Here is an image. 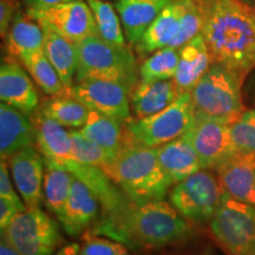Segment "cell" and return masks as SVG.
Returning a JSON list of instances; mask_svg holds the SVG:
<instances>
[{
    "instance_id": "obj_1",
    "label": "cell",
    "mask_w": 255,
    "mask_h": 255,
    "mask_svg": "<svg viewBox=\"0 0 255 255\" xmlns=\"http://www.w3.org/2000/svg\"><path fill=\"white\" fill-rule=\"evenodd\" d=\"M90 232L131 250H158L183 244L194 237L189 222L163 200L145 203L129 200L117 212L103 214Z\"/></svg>"
},
{
    "instance_id": "obj_2",
    "label": "cell",
    "mask_w": 255,
    "mask_h": 255,
    "mask_svg": "<svg viewBox=\"0 0 255 255\" xmlns=\"http://www.w3.org/2000/svg\"><path fill=\"white\" fill-rule=\"evenodd\" d=\"M203 36L213 63L245 76L255 68V6L244 0H205Z\"/></svg>"
},
{
    "instance_id": "obj_3",
    "label": "cell",
    "mask_w": 255,
    "mask_h": 255,
    "mask_svg": "<svg viewBox=\"0 0 255 255\" xmlns=\"http://www.w3.org/2000/svg\"><path fill=\"white\" fill-rule=\"evenodd\" d=\"M102 170L137 203L164 200L171 186L157 148L128 143Z\"/></svg>"
},
{
    "instance_id": "obj_4",
    "label": "cell",
    "mask_w": 255,
    "mask_h": 255,
    "mask_svg": "<svg viewBox=\"0 0 255 255\" xmlns=\"http://www.w3.org/2000/svg\"><path fill=\"white\" fill-rule=\"evenodd\" d=\"M244 76L219 63H213L190 91L194 113L232 124L244 113L241 83Z\"/></svg>"
},
{
    "instance_id": "obj_5",
    "label": "cell",
    "mask_w": 255,
    "mask_h": 255,
    "mask_svg": "<svg viewBox=\"0 0 255 255\" xmlns=\"http://www.w3.org/2000/svg\"><path fill=\"white\" fill-rule=\"evenodd\" d=\"M78 64L76 82L105 79L119 82L131 90L138 84L139 69L132 52L127 46L108 43L96 34L77 43Z\"/></svg>"
},
{
    "instance_id": "obj_6",
    "label": "cell",
    "mask_w": 255,
    "mask_h": 255,
    "mask_svg": "<svg viewBox=\"0 0 255 255\" xmlns=\"http://www.w3.org/2000/svg\"><path fill=\"white\" fill-rule=\"evenodd\" d=\"M195 121L190 92H183L164 110L144 119L129 120L127 132L129 142L150 148L183 136Z\"/></svg>"
},
{
    "instance_id": "obj_7",
    "label": "cell",
    "mask_w": 255,
    "mask_h": 255,
    "mask_svg": "<svg viewBox=\"0 0 255 255\" xmlns=\"http://www.w3.org/2000/svg\"><path fill=\"white\" fill-rule=\"evenodd\" d=\"M210 232L226 255H255V208L226 191Z\"/></svg>"
},
{
    "instance_id": "obj_8",
    "label": "cell",
    "mask_w": 255,
    "mask_h": 255,
    "mask_svg": "<svg viewBox=\"0 0 255 255\" xmlns=\"http://www.w3.org/2000/svg\"><path fill=\"white\" fill-rule=\"evenodd\" d=\"M1 241L23 255H53L63 237L58 223L37 207L20 213L1 231Z\"/></svg>"
},
{
    "instance_id": "obj_9",
    "label": "cell",
    "mask_w": 255,
    "mask_h": 255,
    "mask_svg": "<svg viewBox=\"0 0 255 255\" xmlns=\"http://www.w3.org/2000/svg\"><path fill=\"white\" fill-rule=\"evenodd\" d=\"M223 194L225 189L219 177L208 169H203L175 184L169 194V200L187 221L205 223L214 218Z\"/></svg>"
},
{
    "instance_id": "obj_10",
    "label": "cell",
    "mask_w": 255,
    "mask_h": 255,
    "mask_svg": "<svg viewBox=\"0 0 255 255\" xmlns=\"http://www.w3.org/2000/svg\"><path fill=\"white\" fill-rule=\"evenodd\" d=\"M26 12L40 25L76 44L98 34L94 13L88 2L83 0L63 2L45 8H27Z\"/></svg>"
},
{
    "instance_id": "obj_11",
    "label": "cell",
    "mask_w": 255,
    "mask_h": 255,
    "mask_svg": "<svg viewBox=\"0 0 255 255\" xmlns=\"http://www.w3.org/2000/svg\"><path fill=\"white\" fill-rule=\"evenodd\" d=\"M131 90L122 83L105 79H83L68 89L69 97L84 104L89 110L115 117L123 122L130 119Z\"/></svg>"
},
{
    "instance_id": "obj_12",
    "label": "cell",
    "mask_w": 255,
    "mask_h": 255,
    "mask_svg": "<svg viewBox=\"0 0 255 255\" xmlns=\"http://www.w3.org/2000/svg\"><path fill=\"white\" fill-rule=\"evenodd\" d=\"M187 135L195 148L202 169H215L238 151L228 123L195 116Z\"/></svg>"
},
{
    "instance_id": "obj_13",
    "label": "cell",
    "mask_w": 255,
    "mask_h": 255,
    "mask_svg": "<svg viewBox=\"0 0 255 255\" xmlns=\"http://www.w3.org/2000/svg\"><path fill=\"white\" fill-rule=\"evenodd\" d=\"M12 180L27 208L40 207L44 201L45 158L33 146L21 149L8 159Z\"/></svg>"
},
{
    "instance_id": "obj_14",
    "label": "cell",
    "mask_w": 255,
    "mask_h": 255,
    "mask_svg": "<svg viewBox=\"0 0 255 255\" xmlns=\"http://www.w3.org/2000/svg\"><path fill=\"white\" fill-rule=\"evenodd\" d=\"M215 170L226 193L255 208V155L238 150Z\"/></svg>"
},
{
    "instance_id": "obj_15",
    "label": "cell",
    "mask_w": 255,
    "mask_h": 255,
    "mask_svg": "<svg viewBox=\"0 0 255 255\" xmlns=\"http://www.w3.org/2000/svg\"><path fill=\"white\" fill-rule=\"evenodd\" d=\"M101 202L84 182L75 178L71 191L58 220L64 232L76 238L83 234L98 218Z\"/></svg>"
},
{
    "instance_id": "obj_16",
    "label": "cell",
    "mask_w": 255,
    "mask_h": 255,
    "mask_svg": "<svg viewBox=\"0 0 255 255\" xmlns=\"http://www.w3.org/2000/svg\"><path fill=\"white\" fill-rule=\"evenodd\" d=\"M0 98L21 113H34L39 104L38 92L31 78L13 58L2 60L0 68Z\"/></svg>"
},
{
    "instance_id": "obj_17",
    "label": "cell",
    "mask_w": 255,
    "mask_h": 255,
    "mask_svg": "<svg viewBox=\"0 0 255 255\" xmlns=\"http://www.w3.org/2000/svg\"><path fill=\"white\" fill-rule=\"evenodd\" d=\"M36 143V128L26 114L1 102L0 104V154L9 159L15 152Z\"/></svg>"
},
{
    "instance_id": "obj_18",
    "label": "cell",
    "mask_w": 255,
    "mask_h": 255,
    "mask_svg": "<svg viewBox=\"0 0 255 255\" xmlns=\"http://www.w3.org/2000/svg\"><path fill=\"white\" fill-rule=\"evenodd\" d=\"M33 124L36 128L38 150L45 158V163L63 167L66 162L72 161V139L70 131L41 111L36 114Z\"/></svg>"
},
{
    "instance_id": "obj_19",
    "label": "cell",
    "mask_w": 255,
    "mask_h": 255,
    "mask_svg": "<svg viewBox=\"0 0 255 255\" xmlns=\"http://www.w3.org/2000/svg\"><path fill=\"white\" fill-rule=\"evenodd\" d=\"M158 161L171 186L201 170L199 156L187 132L157 148Z\"/></svg>"
},
{
    "instance_id": "obj_20",
    "label": "cell",
    "mask_w": 255,
    "mask_h": 255,
    "mask_svg": "<svg viewBox=\"0 0 255 255\" xmlns=\"http://www.w3.org/2000/svg\"><path fill=\"white\" fill-rule=\"evenodd\" d=\"M180 59L176 70L175 82L180 94L190 92L212 65V56L202 34H197L193 39L180 47Z\"/></svg>"
},
{
    "instance_id": "obj_21",
    "label": "cell",
    "mask_w": 255,
    "mask_h": 255,
    "mask_svg": "<svg viewBox=\"0 0 255 255\" xmlns=\"http://www.w3.org/2000/svg\"><path fill=\"white\" fill-rule=\"evenodd\" d=\"M184 1L186 0H174L149 25L139 40L135 44L136 51L139 55L145 56L170 46L180 27Z\"/></svg>"
},
{
    "instance_id": "obj_22",
    "label": "cell",
    "mask_w": 255,
    "mask_h": 255,
    "mask_svg": "<svg viewBox=\"0 0 255 255\" xmlns=\"http://www.w3.org/2000/svg\"><path fill=\"white\" fill-rule=\"evenodd\" d=\"M174 0H119L115 5L119 12L128 40L136 44L167 6Z\"/></svg>"
},
{
    "instance_id": "obj_23",
    "label": "cell",
    "mask_w": 255,
    "mask_h": 255,
    "mask_svg": "<svg viewBox=\"0 0 255 255\" xmlns=\"http://www.w3.org/2000/svg\"><path fill=\"white\" fill-rule=\"evenodd\" d=\"M124 123L115 117L89 110L87 122L81 128V132L114 158L124 145L130 143L128 132H124Z\"/></svg>"
},
{
    "instance_id": "obj_24",
    "label": "cell",
    "mask_w": 255,
    "mask_h": 255,
    "mask_svg": "<svg viewBox=\"0 0 255 255\" xmlns=\"http://www.w3.org/2000/svg\"><path fill=\"white\" fill-rule=\"evenodd\" d=\"M180 95L173 79L152 83L139 82L131 94L136 119H144L164 110Z\"/></svg>"
},
{
    "instance_id": "obj_25",
    "label": "cell",
    "mask_w": 255,
    "mask_h": 255,
    "mask_svg": "<svg viewBox=\"0 0 255 255\" xmlns=\"http://www.w3.org/2000/svg\"><path fill=\"white\" fill-rule=\"evenodd\" d=\"M44 31V52L66 88L73 85L78 64L77 44L60 36L51 28L43 26Z\"/></svg>"
},
{
    "instance_id": "obj_26",
    "label": "cell",
    "mask_w": 255,
    "mask_h": 255,
    "mask_svg": "<svg viewBox=\"0 0 255 255\" xmlns=\"http://www.w3.org/2000/svg\"><path fill=\"white\" fill-rule=\"evenodd\" d=\"M6 38L8 53L20 60L31 53L44 50L43 27L23 12H18L15 15Z\"/></svg>"
},
{
    "instance_id": "obj_27",
    "label": "cell",
    "mask_w": 255,
    "mask_h": 255,
    "mask_svg": "<svg viewBox=\"0 0 255 255\" xmlns=\"http://www.w3.org/2000/svg\"><path fill=\"white\" fill-rule=\"evenodd\" d=\"M45 167L44 203L51 213L59 218L76 177L66 169L57 167V165L45 163Z\"/></svg>"
},
{
    "instance_id": "obj_28",
    "label": "cell",
    "mask_w": 255,
    "mask_h": 255,
    "mask_svg": "<svg viewBox=\"0 0 255 255\" xmlns=\"http://www.w3.org/2000/svg\"><path fill=\"white\" fill-rule=\"evenodd\" d=\"M34 82L50 96H66L68 88L64 85L58 72L47 58L44 50L31 53L21 59Z\"/></svg>"
},
{
    "instance_id": "obj_29",
    "label": "cell",
    "mask_w": 255,
    "mask_h": 255,
    "mask_svg": "<svg viewBox=\"0 0 255 255\" xmlns=\"http://www.w3.org/2000/svg\"><path fill=\"white\" fill-rule=\"evenodd\" d=\"M41 113L63 127L81 129L87 122L89 109L81 102L69 96H53L44 102Z\"/></svg>"
},
{
    "instance_id": "obj_30",
    "label": "cell",
    "mask_w": 255,
    "mask_h": 255,
    "mask_svg": "<svg viewBox=\"0 0 255 255\" xmlns=\"http://www.w3.org/2000/svg\"><path fill=\"white\" fill-rule=\"evenodd\" d=\"M180 59V50L164 47L148 57L139 66V78L143 83L174 79Z\"/></svg>"
},
{
    "instance_id": "obj_31",
    "label": "cell",
    "mask_w": 255,
    "mask_h": 255,
    "mask_svg": "<svg viewBox=\"0 0 255 255\" xmlns=\"http://www.w3.org/2000/svg\"><path fill=\"white\" fill-rule=\"evenodd\" d=\"M94 13L98 36L107 40L108 43L117 46H127L124 30H122V21L116 11L109 2L104 0H85Z\"/></svg>"
},
{
    "instance_id": "obj_32",
    "label": "cell",
    "mask_w": 255,
    "mask_h": 255,
    "mask_svg": "<svg viewBox=\"0 0 255 255\" xmlns=\"http://www.w3.org/2000/svg\"><path fill=\"white\" fill-rule=\"evenodd\" d=\"M70 135L72 139V159L75 162L103 169L113 159L103 148L83 135L81 130H71Z\"/></svg>"
},
{
    "instance_id": "obj_33",
    "label": "cell",
    "mask_w": 255,
    "mask_h": 255,
    "mask_svg": "<svg viewBox=\"0 0 255 255\" xmlns=\"http://www.w3.org/2000/svg\"><path fill=\"white\" fill-rule=\"evenodd\" d=\"M203 26L202 5L197 0H186L184 8L180 19L178 32L169 47L180 49L184 44L201 33Z\"/></svg>"
},
{
    "instance_id": "obj_34",
    "label": "cell",
    "mask_w": 255,
    "mask_h": 255,
    "mask_svg": "<svg viewBox=\"0 0 255 255\" xmlns=\"http://www.w3.org/2000/svg\"><path fill=\"white\" fill-rule=\"evenodd\" d=\"M231 132L238 150L255 155V110L244 111L231 124Z\"/></svg>"
},
{
    "instance_id": "obj_35",
    "label": "cell",
    "mask_w": 255,
    "mask_h": 255,
    "mask_svg": "<svg viewBox=\"0 0 255 255\" xmlns=\"http://www.w3.org/2000/svg\"><path fill=\"white\" fill-rule=\"evenodd\" d=\"M79 255H129L128 247L121 242L102 235H96L90 231L83 237L79 245Z\"/></svg>"
},
{
    "instance_id": "obj_36",
    "label": "cell",
    "mask_w": 255,
    "mask_h": 255,
    "mask_svg": "<svg viewBox=\"0 0 255 255\" xmlns=\"http://www.w3.org/2000/svg\"><path fill=\"white\" fill-rule=\"evenodd\" d=\"M0 197L9 200L15 205L26 207V205L23 202L21 196H19L17 191L14 190L7 170V164L5 163L4 159H1V164H0Z\"/></svg>"
},
{
    "instance_id": "obj_37",
    "label": "cell",
    "mask_w": 255,
    "mask_h": 255,
    "mask_svg": "<svg viewBox=\"0 0 255 255\" xmlns=\"http://www.w3.org/2000/svg\"><path fill=\"white\" fill-rule=\"evenodd\" d=\"M18 0H1L0 1V33L1 37L7 36L12 21L18 13Z\"/></svg>"
},
{
    "instance_id": "obj_38",
    "label": "cell",
    "mask_w": 255,
    "mask_h": 255,
    "mask_svg": "<svg viewBox=\"0 0 255 255\" xmlns=\"http://www.w3.org/2000/svg\"><path fill=\"white\" fill-rule=\"evenodd\" d=\"M26 209L27 207L15 205L9 200L0 197V229L4 231L9 223Z\"/></svg>"
},
{
    "instance_id": "obj_39",
    "label": "cell",
    "mask_w": 255,
    "mask_h": 255,
    "mask_svg": "<svg viewBox=\"0 0 255 255\" xmlns=\"http://www.w3.org/2000/svg\"><path fill=\"white\" fill-rule=\"evenodd\" d=\"M69 1H76V0H25L26 2L27 8H45L50 7V6L63 4V2H69Z\"/></svg>"
},
{
    "instance_id": "obj_40",
    "label": "cell",
    "mask_w": 255,
    "mask_h": 255,
    "mask_svg": "<svg viewBox=\"0 0 255 255\" xmlns=\"http://www.w3.org/2000/svg\"><path fill=\"white\" fill-rule=\"evenodd\" d=\"M78 250H79V245L70 244V245H66V246H63L62 248H59V250L57 251L53 255H79Z\"/></svg>"
},
{
    "instance_id": "obj_41",
    "label": "cell",
    "mask_w": 255,
    "mask_h": 255,
    "mask_svg": "<svg viewBox=\"0 0 255 255\" xmlns=\"http://www.w3.org/2000/svg\"><path fill=\"white\" fill-rule=\"evenodd\" d=\"M0 255H23L19 252L13 250L12 247H9L7 244H5L4 241H1V245H0Z\"/></svg>"
},
{
    "instance_id": "obj_42",
    "label": "cell",
    "mask_w": 255,
    "mask_h": 255,
    "mask_svg": "<svg viewBox=\"0 0 255 255\" xmlns=\"http://www.w3.org/2000/svg\"><path fill=\"white\" fill-rule=\"evenodd\" d=\"M244 1H246L247 4H250L252 6H255V0H244Z\"/></svg>"
},
{
    "instance_id": "obj_43",
    "label": "cell",
    "mask_w": 255,
    "mask_h": 255,
    "mask_svg": "<svg viewBox=\"0 0 255 255\" xmlns=\"http://www.w3.org/2000/svg\"><path fill=\"white\" fill-rule=\"evenodd\" d=\"M197 255H215L213 253H210V252H208V253H201V254H197Z\"/></svg>"
},
{
    "instance_id": "obj_44",
    "label": "cell",
    "mask_w": 255,
    "mask_h": 255,
    "mask_svg": "<svg viewBox=\"0 0 255 255\" xmlns=\"http://www.w3.org/2000/svg\"><path fill=\"white\" fill-rule=\"evenodd\" d=\"M197 1H205V0H197Z\"/></svg>"
}]
</instances>
